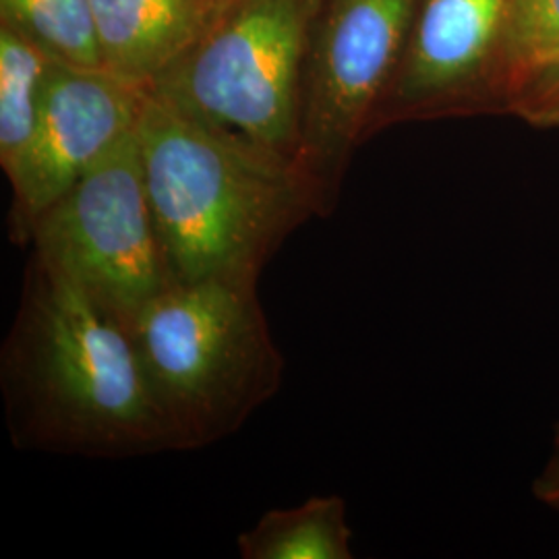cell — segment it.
<instances>
[{
  "label": "cell",
  "mask_w": 559,
  "mask_h": 559,
  "mask_svg": "<svg viewBox=\"0 0 559 559\" xmlns=\"http://www.w3.org/2000/svg\"><path fill=\"white\" fill-rule=\"evenodd\" d=\"M0 392L20 450L87 459L180 452L127 325L34 253L0 348Z\"/></svg>",
  "instance_id": "1"
},
{
  "label": "cell",
  "mask_w": 559,
  "mask_h": 559,
  "mask_svg": "<svg viewBox=\"0 0 559 559\" xmlns=\"http://www.w3.org/2000/svg\"><path fill=\"white\" fill-rule=\"evenodd\" d=\"M138 141L173 286L210 278L260 282L286 239L318 216L293 162L150 92Z\"/></svg>",
  "instance_id": "2"
},
{
  "label": "cell",
  "mask_w": 559,
  "mask_h": 559,
  "mask_svg": "<svg viewBox=\"0 0 559 559\" xmlns=\"http://www.w3.org/2000/svg\"><path fill=\"white\" fill-rule=\"evenodd\" d=\"M258 284L239 278L175 284L127 325L180 452L237 433L278 394L284 359Z\"/></svg>",
  "instance_id": "3"
},
{
  "label": "cell",
  "mask_w": 559,
  "mask_h": 559,
  "mask_svg": "<svg viewBox=\"0 0 559 559\" xmlns=\"http://www.w3.org/2000/svg\"><path fill=\"white\" fill-rule=\"evenodd\" d=\"M321 2L224 0L198 44L150 94L295 164Z\"/></svg>",
  "instance_id": "4"
},
{
  "label": "cell",
  "mask_w": 559,
  "mask_h": 559,
  "mask_svg": "<svg viewBox=\"0 0 559 559\" xmlns=\"http://www.w3.org/2000/svg\"><path fill=\"white\" fill-rule=\"evenodd\" d=\"M419 0H323L305 67L295 168L328 218L396 73Z\"/></svg>",
  "instance_id": "5"
},
{
  "label": "cell",
  "mask_w": 559,
  "mask_h": 559,
  "mask_svg": "<svg viewBox=\"0 0 559 559\" xmlns=\"http://www.w3.org/2000/svg\"><path fill=\"white\" fill-rule=\"evenodd\" d=\"M27 247L122 325L173 286L145 191L138 129L41 214Z\"/></svg>",
  "instance_id": "6"
},
{
  "label": "cell",
  "mask_w": 559,
  "mask_h": 559,
  "mask_svg": "<svg viewBox=\"0 0 559 559\" xmlns=\"http://www.w3.org/2000/svg\"><path fill=\"white\" fill-rule=\"evenodd\" d=\"M510 0H419L371 138L400 122L498 115L496 69Z\"/></svg>",
  "instance_id": "7"
},
{
  "label": "cell",
  "mask_w": 559,
  "mask_h": 559,
  "mask_svg": "<svg viewBox=\"0 0 559 559\" xmlns=\"http://www.w3.org/2000/svg\"><path fill=\"white\" fill-rule=\"evenodd\" d=\"M147 92L106 69L52 60L36 133L9 179V237L27 245L41 214L138 129Z\"/></svg>",
  "instance_id": "8"
},
{
  "label": "cell",
  "mask_w": 559,
  "mask_h": 559,
  "mask_svg": "<svg viewBox=\"0 0 559 559\" xmlns=\"http://www.w3.org/2000/svg\"><path fill=\"white\" fill-rule=\"evenodd\" d=\"M224 0H92L102 67L150 92L221 13Z\"/></svg>",
  "instance_id": "9"
},
{
  "label": "cell",
  "mask_w": 559,
  "mask_h": 559,
  "mask_svg": "<svg viewBox=\"0 0 559 559\" xmlns=\"http://www.w3.org/2000/svg\"><path fill=\"white\" fill-rule=\"evenodd\" d=\"M242 559H353V528L340 496L270 510L237 537Z\"/></svg>",
  "instance_id": "10"
},
{
  "label": "cell",
  "mask_w": 559,
  "mask_h": 559,
  "mask_svg": "<svg viewBox=\"0 0 559 559\" xmlns=\"http://www.w3.org/2000/svg\"><path fill=\"white\" fill-rule=\"evenodd\" d=\"M52 59L0 25V166L11 179L36 133Z\"/></svg>",
  "instance_id": "11"
},
{
  "label": "cell",
  "mask_w": 559,
  "mask_h": 559,
  "mask_svg": "<svg viewBox=\"0 0 559 559\" xmlns=\"http://www.w3.org/2000/svg\"><path fill=\"white\" fill-rule=\"evenodd\" d=\"M0 25L57 62L104 69L92 0H0Z\"/></svg>",
  "instance_id": "12"
},
{
  "label": "cell",
  "mask_w": 559,
  "mask_h": 559,
  "mask_svg": "<svg viewBox=\"0 0 559 559\" xmlns=\"http://www.w3.org/2000/svg\"><path fill=\"white\" fill-rule=\"evenodd\" d=\"M559 57V0H510L501 34L496 94L498 115L512 90Z\"/></svg>",
  "instance_id": "13"
},
{
  "label": "cell",
  "mask_w": 559,
  "mask_h": 559,
  "mask_svg": "<svg viewBox=\"0 0 559 559\" xmlns=\"http://www.w3.org/2000/svg\"><path fill=\"white\" fill-rule=\"evenodd\" d=\"M503 115L522 120L535 129L559 127V57L545 62L508 96Z\"/></svg>",
  "instance_id": "14"
},
{
  "label": "cell",
  "mask_w": 559,
  "mask_h": 559,
  "mask_svg": "<svg viewBox=\"0 0 559 559\" xmlns=\"http://www.w3.org/2000/svg\"><path fill=\"white\" fill-rule=\"evenodd\" d=\"M531 491L543 508L559 514V419L554 425L549 454L543 462L537 477L533 479Z\"/></svg>",
  "instance_id": "15"
}]
</instances>
